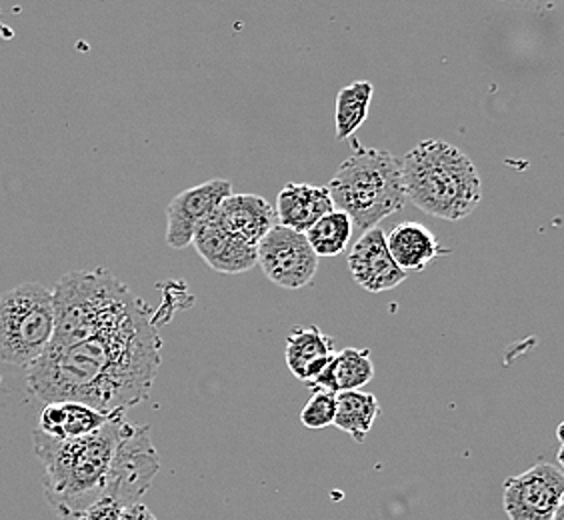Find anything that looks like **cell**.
<instances>
[{"mask_svg": "<svg viewBox=\"0 0 564 520\" xmlns=\"http://www.w3.org/2000/svg\"><path fill=\"white\" fill-rule=\"evenodd\" d=\"M372 95H375V87L369 80H357L340 88L337 97V112H335L338 141H347L362 127V122L369 117Z\"/></svg>", "mask_w": 564, "mask_h": 520, "instance_id": "19", "label": "cell"}, {"mask_svg": "<svg viewBox=\"0 0 564 520\" xmlns=\"http://www.w3.org/2000/svg\"><path fill=\"white\" fill-rule=\"evenodd\" d=\"M0 36H9V39L12 36V31H9L2 22H0Z\"/></svg>", "mask_w": 564, "mask_h": 520, "instance_id": "27", "label": "cell"}, {"mask_svg": "<svg viewBox=\"0 0 564 520\" xmlns=\"http://www.w3.org/2000/svg\"><path fill=\"white\" fill-rule=\"evenodd\" d=\"M379 399L362 390L337 392V416L335 426L347 433L355 443L362 445L369 436L370 429L379 419Z\"/></svg>", "mask_w": 564, "mask_h": 520, "instance_id": "18", "label": "cell"}, {"mask_svg": "<svg viewBox=\"0 0 564 520\" xmlns=\"http://www.w3.org/2000/svg\"><path fill=\"white\" fill-rule=\"evenodd\" d=\"M122 512H124V507L120 502L110 499V497H102L93 507H88L78 517V520H120L122 519Z\"/></svg>", "mask_w": 564, "mask_h": 520, "instance_id": "22", "label": "cell"}, {"mask_svg": "<svg viewBox=\"0 0 564 520\" xmlns=\"http://www.w3.org/2000/svg\"><path fill=\"white\" fill-rule=\"evenodd\" d=\"M375 377V367L370 358L369 348H345L335 353L333 360L315 380L306 382L311 390H330V392H345V390H360L369 384Z\"/></svg>", "mask_w": 564, "mask_h": 520, "instance_id": "17", "label": "cell"}, {"mask_svg": "<svg viewBox=\"0 0 564 520\" xmlns=\"http://www.w3.org/2000/svg\"><path fill=\"white\" fill-rule=\"evenodd\" d=\"M159 470L161 456L152 445L149 426L131 423L120 438L105 497L117 500L124 509L137 505L149 492Z\"/></svg>", "mask_w": 564, "mask_h": 520, "instance_id": "6", "label": "cell"}, {"mask_svg": "<svg viewBox=\"0 0 564 520\" xmlns=\"http://www.w3.org/2000/svg\"><path fill=\"white\" fill-rule=\"evenodd\" d=\"M355 151L338 166L328 191L335 208L347 213L352 227L367 232L406 203L402 161L392 152L352 142Z\"/></svg>", "mask_w": 564, "mask_h": 520, "instance_id": "4", "label": "cell"}, {"mask_svg": "<svg viewBox=\"0 0 564 520\" xmlns=\"http://www.w3.org/2000/svg\"><path fill=\"white\" fill-rule=\"evenodd\" d=\"M556 461H558V466L564 470V445H561V448H558V453H556Z\"/></svg>", "mask_w": 564, "mask_h": 520, "instance_id": "25", "label": "cell"}, {"mask_svg": "<svg viewBox=\"0 0 564 520\" xmlns=\"http://www.w3.org/2000/svg\"><path fill=\"white\" fill-rule=\"evenodd\" d=\"M119 412H102L88 407L85 402L61 401L46 402L43 412L39 416V426L43 433L51 434L55 438H78L95 433L109 423L110 419Z\"/></svg>", "mask_w": 564, "mask_h": 520, "instance_id": "15", "label": "cell"}, {"mask_svg": "<svg viewBox=\"0 0 564 520\" xmlns=\"http://www.w3.org/2000/svg\"><path fill=\"white\" fill-rule=\"evenodd\" d=\"M55 296L41 282H22L0 296V360L31 369L55 336Z\"/></svg>", "mask_w": 564, "mask_h": 520, "instance_id": "5", "label": "cell"}, {"mask_svg": "<svg viewBox=\"0 0 564 520\" xmlns=\"http://www.w3.org/2000/svg\"><path fill=\"white\" fill-rule=\"evenodd\" d=\"M352 220L347 213L335 208L325 217L316 223L306 235L311 247L316 252V257H338L343 254L348 247V240L352 235Z\"/></svg>", "mask_w": 564, "mask_h": 520, "instance_id": "20", "label": "cell"}, {"mask_svg": "<svg viewBox=\"0 0 564 520\" xmlns=\"http://www.w3.org/2000/svg\"><path fill=\"white\" fill-rule=\"evenodd\" d=\"M564 500V470L536 463L502 485V509L509 520H553Z\"/></svg>", "mask_w": 564, "mask_h": 520, "instance_id": "7", "label": "cell"}, {"mask_svg": "<svg viewBox=\"0 0 564 520\" xmlns=\"http://www.w3.org/2000/svg\"><path fill=\"white\" fill-rule=\"evenodd\" d=\"M404 193L424 215L443 220H463L482 201V181L477 166L451 142L426 139L402 159Z\"/></svg>", "mask_w": 564, "mask_h": 520, "instance_id": "3", "label": "cell"}, {"mask_svg": "<svg viewBox=\"0 0 564 520\" xmlns=\"http://www.w3.org/2000/svg\"><path fill=\"white\" fill-rule=\"evenodd\" d=\"M335 210L328 186L289 183L276 198L279 225L296 232H308L321 218Z\"/></svg>", "mask_w": 564, "mask_h": 520, "instance_id": "13", "label": "cell"}, {"mask_svg": "<svg viewBox=\"0 0 564 520\" xmlns=\"http://www.w3.org/2000/svg\"><path fill=\"white\" fill-rule=\"evenodd\" d=\"M337 416V392L330 390H313V397L304 404L299 421L304 429L318 431L335 424Z\"/></svg>", "mask_w": 564, "mask_h": 520, "instance_id": "21", "label": "cell"}, {"mask_svg": "<svg viewBox=\"0 0 564 520\" xmlns=\"http://www.w3.org/2000/svg\"><path fill=\"white\" fill-rule=\"evenodd\" d=\"M553 520H564V500L561 502V507H558V510L554 512Z\"/></svg>", "mask_w": 564, "mask_h": 520, "instance_id": "26", "label": "cell"}, {"mask_svg": "<svg viewBox=\"0 0 564 520\" xmlns=\"http://www.w3.org/2000/svg\"><path fill=\"white\" fill-rule=\"evenodd\" d=\"M257 249L262 272L276 286L296 291L315 279L318 257L304 232L274 225Z\"/></svg>", "mask_w": 564, "mask_h": 520, "instance_id": "8", "label": "cell"}, {"mask_svg": "<svg viewBox=\"0 0 564 520\" xmlns=\"http://www.w3.org/2000/svg\"><path fill=\"white\" fill-rule=\"evenodd\" d=\"M347 262L355 282L369 293H387L406 281V272L392 259L387 235L379 227L358 237L348 252Z\"/></svg>", "mask_w": 564, "mask_h": 520, "instance_id": "10", "label": "cell"}, {"mask_svg": "<svg viewBox=\"0 0 564 520\" xmlns=\"http://www.w3.org/2000/svg\"><path fill=\"white\" fill-rule=\"evenodd\" d=\"M387 242H389L392 259L404 272L424 271L434 259L451 252L441 247L431 228L413 220H404L392 228L387 235Z\"/></svg>", "mask_w": 564, "mask_h": 520, "instance_id": "16", "label": "cell"}, {"mask_svg": "<svg viewBox=\"0 0 564 520\" xmlns=\"http://www.w3.org/2000/svg\"><path fill=\"white\" fill-rule=\"evenodd\" d=\"M218 225L228 230L230 235L247 240L252 247H259L276 223V210L272 208L267 198L259 195H232L218 206Z\"/></svg>", "mask_w": 564, "mask_h": 520, "instance_id": "12", "label": "cell"}, {"mask_svg": "<svg viewBox=\"0 0 564 520\" xmlns=\"http://www.w3.org/2000/svg\"><path fill=\"white\" fill-rule=\"evenodd\" d=\"M120 520H159L154 514H152L151 509L147 507V505H142V502H137V505H131V507H127L124 512H122V519Z\"/></svg>", "mask_w": 564, "mask_h": 520, "instance_id": "23", "label": "cell"}, {"mask_svg": "<svg viewBox=\"0 0 564 520\" xmlns=\"http://www.w3.org/2000/svg\"><path fill=\"white\" fill-rule=\"evenodd\" d=\"M556 438L561 441V445H564V421L556 426Z\"/></svg>", "mask_w": 564, "mask_h": 520, "instance_id": "24", "label": "cell"}, {"mask_svg": "<svg viewBox=\"0 0 564 520\" xmlns=\"http://www.w3.org/2000/svg\"><path fill=\"white\" fill-rule=\"evenodd\" d=\"M335 357V338L318 326H293L286 336L284 360L294 377L304 384L315 380Z\"/></svg>", "mask_w": 564, "mask_h": 520, "instance_id": "14", "label": "cell"}, {"mask_svg": "<svg viewBox=\"0 0 564 520\" xmlns=\"http://www.w3.org/2000/svg\"><path fill=\"white\" fill-rule=\"evenodd\" d=\"M230 195L232 183L215 178L174 196L166 208V245L174 250L193 245L196 230L217 215L218 206Z\"/></svg>", "mask_w": 564, "mask_h": 520, "instance_id": "9", "label": "cell"}, {"mask_svg": "<svg viewBox=\"0 0 564 520\" xmlns=\"http://www.w3.org/2000/svg\"><path fill=\"white\" fill-rule=\"evenodd\" d=\"M193 247L198 257L220 274H242L259 264V249L230 235L215 217L196 230Z\"/></svg>", "mask_w": 564, "mask_h": 520, "instance_id": "11", "label": "cell"}, {"mask_svg": "<svg viewBox=\"0 0 564 520\" xmlns=\"http://www.w3.org/2000/svg\"><path fill=\"white\" fill-rule=\"evenodd\" d=\"M154 311L139 301L129 313L75 345L46 348L26 370L39 401L85 402L97 411L127 412L149 399L163 362Z\"/></svg>", "mask_w": 564, "mask_h": 520, "instance_id": "1", "label": "cell"}, {"mask_svg": "<svg viewBox=\"0 0 564 520\" xmlns=\"http://www.w3.org/2000/svg\"><path fill=\"white\" fill-rule=\"evenodd\" d=\"M129 424L124 412H119L95 433L68 441L34 429L33 448L43 465L44 497L61 519L78 520L107 495L112 461Z\"/></svg>", "mask_w": 564, "mask_h": 520, "instance_id": "2", "label": "cell"}]
</instances>
